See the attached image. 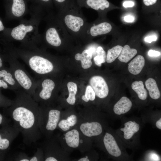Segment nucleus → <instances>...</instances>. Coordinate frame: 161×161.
Returning <instances> with one entry per match:
<instances>
[{
    "instance_id": "4468645a",
    "label": "nucleus",
    "mask_w": 161,
    "mask_h": 161,
    "mask_svg": "<svg viewBox=\"0 0 161 161\" xmlns=\"http://www.w3.org/2000/svg\"><path fill=\"white\" fill-rule=\"evenodd\" d=\"M10 18L21 20L27 13V7L24 0H6Z\"/></svg>"
},
{
    "instance_id": "9b49d317",
    "label": "nucleus",
    "mask_w": 161,
    "mask_h": 161,
    "mask_svg": "<svg viewBox=\"0 0 161 161\" xmlns=\"http://www.w3.org/2000/svg\"><path fill=\"white\" fill-rule=\"evenodd\" d=\"M112 28L111 24L107 22L103 21L97 24L88 22L80 34L79 39L88 44L92 38L108 33Z\"/></svg>"
},
{
    "instance_id": "79ce46f5",
    "label": "nucleus",
    "mask_w": 161,
    "mask_h": 161,
    "mask_svg": "<svg viewBox=\"0 0 161 161\" xmlns=\"http://www.w3.org/2000/svg\"><path fill=\"white\" fill-rule=\"evenodd\" d=\"M156 127L160 129H161V118H160L156 123Z\"/></svg>"
},
{
    "instance_id": "1a4fd4ad",
    "label": "nucleus",
    "mask_w": 161,
    "mask_h": 161,
    "mask_svg": "<svg viewBox=\"0 0 161 161\" xmlns=\"http://www.w3.org/2000/svg\"><path fill=\"white\" fill-rule=\"evenodd\" d=\"M43 150L44 161H66L70 160L69 153L62 147L56 137L47 139L41 147Z\"/></svg>"
},
{
    "instance_id": "aec40b11",
    "label": "nucleus",
    "mask_w": 161,
    "mask_h": 161,
    "mask_svg": "<svg viewBox=\"0 0 161 161\" xmlns=\"http://www.w3.org/2000/svg\"><path fill=\"white\" fill-rule=\"evenodd\" d=\"M132 103L127 97L123 96L114 105L113 111L116 114L120 115L129 112L132 107Z\"/></svg>"
},
{
    "instance_id": "4c0bfd02",
    "label": "nucleus",
    "mask_w": 161,
    "mask_h": 161,
    "mask_svg": "<svg viewBox=\"0 0 161 161\" xmlns=\"http://www.w3.org/2000/svg\"><path fill=\"white\" fill-rule=\"evenodd\" d=\"M0 88L11 90L9 85L4 81L0 79Z\"/></svg>"
},
{
    "instance_id": "c85d7f7f",
    "label": "nucleus",
    "mask_w": 161,
    "mask_h": 161,
    "mask_svg": "<svg viewBox=\"0 0 161 161\" xmlns=\"http://www.w3.org/2000/svg\"><path fill=\"white\" fill-rule=\"evenodd\" d=\"M95 94L94 91L90 86H87L86 88L85 94L81 97V99L84 102L88 103L89 101H93L95 99Z\"/></svg>"
},
{
    "instance_id": "cd10ccee",
    "label": "nucleus",
    "mask_w": 161,
    "mask_h": 161,
    "mask_svg": "<svg viewBox=\"0 0 161 161\" xmlns=\"http://www.w3.org/2000/svg\"><path fill=\"white\" fill-rule=\"evenodd\" d=\"M96 52L97 55L94 58V61L96 65L100 66L102 64L106 61V54L103 48L100 46L97 47Z\"/></svg>"
},
{
    "instance_id": "f257e3e1",
    "label": "nucleus",
    "mask_w": 161,
    "mask_h": 161,
    "mask_svg": "<svg viewBox=\"0 0 161 161\" xmlns=\"http://www.w3.org/2000/svg\"><path fill=\"white\" fill-rule=\"evenodd\" d=\"M14 92L16 97L11 106L4 108V112L21 133L23 143L30 145L42 135L38 126L39 105L22 89Z\"/></svg>"
},
{
    "instance_id": "ea45409f",
    "label": "nucleus",
    "mask_w": 161,
    "mask_h": 161,
    "mask_svg": "<svg viewBox=\"0 0 161 161\" xmlns=\"http://www.w3.org/2000/svg\"><path fill=\"white\" fill-rule=\"evenodd\" d=\"M157 0H143L144 4L147 6H149L155 4Z\"/></svg>"
},
{
    "instance_id": "7ed1b4c3",
    "label": "nucleus",
    "mask_w": 161,
    "mask_h": 161,
    "mask_svg": "<svg viewBox=\"0 0 161 161\" xmlns=\"http://www.w3.org/2000/svg\"><path fill=\"white\" fill-rule=\"evenodd\" d=\"M76 0H69L56 15L73 39H79L87 23V20Z\"/></svg>"
},
{
    "instance_id": "473e14b6",
    "label": "nucleus",
    "mask_w": 161,
    "mask_h": 161,
    "mask_svg": "<svg viewBox=\"0 0 161 161\" xmlns=\"http://www.w3.org/2000/svg\"><path fill=\"white\" fill-rule=\"evenodd\" d=\"M30 157H29L25 153L20 152L14 157V161H30Z\"/></svg>"
},
{
    "instance_id": "6e6552de",
    "label": "nucleus",
    "mask_w": 161,
    "mask_h": 161,
    "mask_svg": "<svg viewBox=\"0 0 161 161\" xmlns=\"http://www.w3.org/2000/svg\"><path fill=\"white\" fill-rule=\"evenodd\" d=\"M78 113V120L75 126L85 136L92 140L96 136H100L103 132L101 123L96 120L94 114L88 110Z\"/></svg>"
},
{
    "instance_id": "393cba45",
    "label": "nucleus",
    "mask_w": 161,
    "mask_h": 161,
    "mask_svg": "<svg viewBox=\"0 0 161 161\" xmlns=\"http://www.w3.org/2000/svg\"><path fill=\"white\" fill-rule=\"evenodd\" d=\"M132 89L137 94L140 100H145L148 96L146 90L144 88L143 82L142 81H135L132 83Z\"/></svg>"
},
{
    "instance_id": "2eb2a0df",
    "label": "nucleus",
    "mask_w": 161,
    "mask_h": 161,
    "mask_svg": "<svg viewBox=\"0 0 161 161\" xmlns=\"http://www.w3.org/2000/svg\"><path fill=\"white\" fill-rule=\"evenodd\" d=\"M89 83L97 97L103 99L108 95L109 89L107 84L104 79L101 76H94L89 81Z\"/></svg>"
},
{
    "instance_id": "f03ea898",
    "label": "nucleus",
    "mask_w": 161,
    "mask_h": 161,
    "mask_svg": "<svg viewBox=\"0 0 161 161\" xmlns=\"http://www.w3.org/2000/svg\"><path fill=\"white\" fill-rule=\"evenodd\" d=\"M44 10L38 6L32 10L28 19L22 18L19 24L11 29L10 35L13 41L20 43V47L31 49L38 47L41 43V35L38 27L43 19Z\"/></svg>"
},
{
    "instance_id": "a19ab883",
    "label": "nucleus",
    "mask_w": 161,
    "mask_h": 161,
    "mask_svg": "<svg viewBox=\"0 0 161 161\" xmlns=\"http://www.w3.org/2000/svg\"><path fill=\"white\" fill-rule=\"evenodd\" d=\"M124 21L127 22H132L134 20V18L133 16L128 15L125 16L124 17Z\"/></svg>"
},
{
    "instance_id": "5701e85b",
    "label": "nucleus",
    "mask_w": 161,
    "mask_h": 161,
    "mask_svg": "<svg viewBox=\"0 0 161 161\" xmlns=\"http://www.w3.org/2000/svg\"><path fill=\"white\" fill-rule=\"evenodd\" d=\"M145 84L151 98L154 100L159 99L160 93L155 80L153 78H149L146 80Z\"/></svg>"
},
{
    "instance_id": "f704fd0d",
    "label": "nucleus",
    "mask_w": 161,
    "mask_h": 161,
    "mask_svg": "<svg viewBox=\"0 0 161 161\" xmlns=\"http://www.w3.org/2000/svg\"><path fill=\"white\" fill-rule=\"evenodd\" d=\"M11 120L0 113V126H1L9 124Z\"/></svg>"
},
{
    "instance_id": "e433bc0d",
    "label": "nucleus",
    "mask_w": 161,
    "mask_h": 161,
    "mask_svg": "<svg viewBox=\"0 0 161 161\" xmlns=\"http://www.w3.org/2000/svg\"><path fill=\"white\" fill-rule=\"evenodd\" d=\"M157 38L155 35H151L145 37L144 40L145 41L149 43H151L153 41L157 40Z\"/></svg>"
},
{
    "instance_id": "412c9836",
    "label": "nucleus",
    "mask_w": 161,
    "mask_h": 161,
    "mask_svg": "<svg viewBox=\"0 0 161 161\" xmlns=\"http://www.w3.org/2000/svg\"><path fill=\"white\" fill-rule=\"evenodd\" d=\"M145 64V60L144 57L138 55L128 64V70L131 73L137 75L141 72Z\"/></svg>"
},
{
    "instance_id": "4be33fe9",
    "label": "nucleus",
    "mask_w": 161,
    "mask_h": 161,
    "mask_svg": "<svg viewBox=\"0 0 161 161\" xmlns=\"http://www.w3.org/2000/svg\"><path fill=\"white\" fill-rule=\"evenodd\" d=\"M124 125V127L121 128L120 130L123 132L124 137L126 140L131 138L140 129L139 124L134 121H128L125 123Z\"/></svg>"
},
{
    "instance_id": "a878e982",
    "label": "nucleus",
    "mask_w": 161,
    "mask_h": 161,
    "mask_svg": "<svg viewBox=\"0 0 161 161\" xmlns=\"http://www.w3.org/2000/svg\"><path fill=\"white\" fill-rule=\"evenodd\" d=\"M67 86L69 95L66 99V101L69 105L73 106L75 104L76 101L75 96L77 90V85L74 82H69L68 83Z\"/></svg>"
},
{
    "instance_id": "9d476101",
    "label": "nucleus",
    "mask_w": 161,
    "mask_h": 161,
    "mask_svg": "<svg viewBox=\"0 0 161 161\" xmlns=\"http://www.w3.org/2000/svg\"><path fill=\"white\" fill-rule=\"evenodd\" d=\"M37 80V86L32 97L38 103L49 106L55 98L53 93L54 94L55 83L49 78H42Z\"/></svg>"
},
{
    "instance_id": "bb28decb",
    "label": "nucleus",
    "mask_w": 161,
    "mask_h": 161,
    "mask_svg": "<svg viewBox=\"0 0 161 161\" xmlns=\"http://www.w3.org/2000/svg\"><path fill=\"white\" fill-rule=\"evenodd\" d=\"M123 47L120 45H117L109 49L106 55V61L110 63L113 62L118 57Z\"/></svg>"
},
{
    "instance_id": "c03bdc74",
    "label": "nucleus",
    "mask_w": 161,
    "mask_h": 161,
    "mask_svg": "<svg viewBox=\"0 0 161 161\" xmlns=\"http://www.w3.org/2000/svg\"><path fill=\"white\" fill-rule=\"evenodd\" d=\"M4 27L2 21L0 20V31L3 30L4 29Z\"/></svg>"
},
{
    "instance_id": "6ab92c4d",
    "label": "nucleus",
    "mask_w": 161,
    "mask_h": 161,
    "mask_svg": "<svg viewBox=\"0 0 161 161\" xmlns=\"http://www.w3.org/2000/svg\"><path fill=\"white\" fill-rule=\"evenodd\" d=\"M92 56V51L86 46L85 48L81 53H76L74 57L76 60L81 61V66L83 69H87L92 66L91 59Z\"/></svg>"
},
{
    "instance_id": "7c9ffc66",
    "label": "nucleus",
    "mask_w": 161,
    "mask_h": 161,
    "mask_svg": "<svg viewBox=\"0 0 161 161\" xmlns=\"http://www.w3.org/2000/svg\"><path fill=\"white\" fill-rule=\"evenodd\" d=\"M44 155L43 149L41 147L37 148L34 154L30 157V161H44Z\"/></svg>"
},
{
    "instance_id": "dca6fc26",
    "label": "nucleus",
    "mask_w": 161,
    "mask_h": 161,
    "mask_svg": "<svg viewBox=\"0 0 161 161\" xmlns=\"http://www.w3.org/2000/svg\"><path fill=\"white\" fill-rule=\"evenodd\" d=\"M103 141L105 149L109 154L116 157L120 156L121 150L114 137L110 133H105Z\"/></svg>"
},
{
    "instance_id": "f3484780",
    "label": "nucleus",
    "mask_w": 161,
    "mask_h": 161,
    "mask_svg": "<svg viewBox=\"0 0 161 161\" xmlns=\"http://www.w3.org/2000/svg\"><path fill=\"white\" fill-rule=\"evenodd\" d=\"M81 7L91 8L96 11H103L109 8V2L107 0H76Z\"/></svg>"
},
{
    "instance_id": "c756f323",
    "label": "nucleus",
    "mask_w": 161,
    "mask_h": 161,
    "mask_svg": "<svg viewBox=\"0 0 161 161\" xmlns=\"http://www.w3.org/2000/svg\"><path fill=\"white\" fill-rule=\"evenodd\" d=\"M38 4V6L41 7L44 10H49L53 3L52 0H32Z\"/></svg>"
},
{
    "instance_id": "37998d69",
    "label": "nucleus",
    "mask_w": 161,
    "mask_h": 161,
    "mask_svg": "<svg viewBox=\"0 0 161 161\" xmlns=\"http://www.w3.org/2000/svg\"><path fill=\"white\" fill-rule=\"evenodd\" d=\"M5 153L0 151V161H3L5 158Z\"/></svg>"
},
{
    "instance_id": "a18cd8bd",
    "label": "nucleus",
    "mask_w": 161,
    "mask_h": 161,
    "mask_svg": "<svg viewBox=\"0 0 161 161\" xmlns=\"http://www.w3.org/2000/svg\"><path fill=\"white\" fill-rule=\"evenodd\" d=\"M4 65L2 58L0 56V69L3 67Z\"/></svg>"
},
{
    "instance_id": "ddd939ff",
    "label": "nucleus",
    "mask_w": 161,
    "mask_h": 161,
    "mask_svg": "<svg viewBox=\"0 0 161 161\" xmlns=\"http://www.w3.org/2000/svg\"><path fill=\"white\" fill-rule=\"evenodd\" d=\"M78 120V113L75 111H62L57 129L61 132L66 131L75 127Z\"/></svg>"
},
{
    "instance_id": "c9c22d12",
    "label": "nucleus",
    "mask_w": 161,
    "mask_h": 161,
    "mask_svg": "<svg viewBox=\"0 0 161 161\" xmlns=\"http://www.w3.org/2000/svg\"><path fill=\"white\" fill-rule=\"evenodd\" d=\"M148 54L149 56L157 57L160 55V52L153 50H150L148 52Z\"/></svg>"
},
{
    "instance_id": "58836bf2",
    "label": "nucleus",
    "mask_w": 161,
    "mask_h": 161,
    "mask_svg": "<svg viewBox=\"0 0 161 161\" xmlns=\"http://www.w3.org/2000/svg\"><path fill=\"white\" fill-rule=\"evenodd\" d=\"M134 4V2L132 1H126L123 3V6L125 8L133 7Z\"/></svg>"
},
{
    "instance_id": "a211bd4d",
    "label": "nucleus",
    "mask_w": 161,
    "mask_h": 161,
    "mask_svg": "<svg viewBox=\"0 0 161 161\" xmlns=\"http://www.w3.org/2000/svg\"><path fill=\"white\" fill-rule=\"evenodd\" d=\"M0 79L5 81L9 85L11 90L15 91L21 89L15 79L10 68L4 66L0 69Z\"/></svg>"
},
{
    "instance_id": "39448f33",
    "label": "nucleus",
    "mask_w": 161,
    "mask_h": 161,
    "mask_svg": "<svg viewBox=\"0 0 161 161\" xmlns=\"http://www.w3.org/2000/svg\"><path fill=\"white\" fill-rule=\"evenodd\" d=\"M62 132L56 137L67 152L69 153L77 150L84 153L91 149L92 140L83 135L77 127Z\"/></svg>"
},
{
    "instance_id": "0eeeda50",
    "label": "nucleus",
    "mask_w": 161,
    "mask_h": 161,
    "mask_svg": "<svg viewBox=\"0 0 161 161\" xmlns=\"http://www.w3.org/2000/svg\"><path fill=\"white\" fill-rule=\"evenodd\" d=\"M6 59L10 69L21 89L32 97L37 86V80L29 74L17 58L13 54L9 52Z\"/></svg>"
},
{
    "instance_id": "423d86ee",
    "label": "nucleus",
    "mask_w": 161,
    "mask_h": 161,
    "mask_svg": "<svg viewBox=\"0 0 161 161\" xmlns=\"http://www.w3.org/2000/svg\"><path fill=\"white\" fill-rule=\"evenodd\" d=\"M62 111L59 109L43 104L39 105L38 126L41 134L47 139L52 137L57 129Z\"/></svg>"
},
{
    "instance_id": "b1692460",
    "label": "nucleus",
    "mask_w": 161,
    "mask_h": 161,
    "mask_svg": "<svg viewBox=\"0 0 161 161\" xmlns=\"http://www.w3.org/2000/svg\"><path fill=\"white\" fill-rule=\"evenodd\" d=\"M137 53L136 49L131 48L129 45H126L123 47L118 59L121 62L126 63L134 57Z\"/></svg>"
},
{
    "instance_id": "2f4dec72",
    "label": "nucleus",
    "mask_w": 161,
    "mask_h": 161,
    "mask_svg": "<svg viewBox=\"0 0 161 161\" xmlns=\"http://www.w3.org/2000/svg\"><path fill=\"white\" fill-rule=\"evenodd\" d=\"M12 102L13 100L4 96L0 92V107H8L11 106Z\"/></svg>"
},
{
    "instance_id": "f8f14e48",
    "label": "nucleus",
    "mask_w": 161,
    "mask_h": 161,
    "mask_svg": "<svg viewBox=\"0 0 161 161\" xmlns=\"http://www.w3.org/2000/svg\"><path fill=\"white\" fill-rule=\"evenodd\" d=\"M20 132L13 125L9 124L2 126L0 128V151L6 154Z\"/></svg>"
},
{
    "instance_id": "72a5a7b5",
    "label": "nucleus",
    "mask_w": 161,
    "mask_h": 161,
    "mask_svg": "<svg viewBox=\"0 0 161 161\" xmlns=\"http://www.w3.org/2000/svg\"><path fill=\"white\" fill-rule=\"evenodd\" d=\"M58 11L61 9L69 0H52Z\"/></svg>"
},
{
    "instance_id": "20e7f679",
    "label": "nucleus",
    "mask_w": 161,
    "mask_h": 161,
    "mask_svg": "<svg viewBox=\"0 0 161 161\" xmlns=\"http://www.w3.org/2000/svg\"><path fill=\"white\" fill-rule=\"evenodd\" d=\"M44 18L46 25L44 32L41 34V43L57 48L73 40L56 14L50 12Z\"/></svg>"
}]
</instances>
